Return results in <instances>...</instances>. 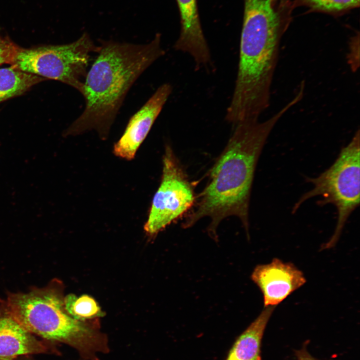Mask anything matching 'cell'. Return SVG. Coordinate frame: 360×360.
I'll use <instances>...</instances> for the list:
<instances>
[{
	"label": "cell",
	"instance_id": "4fadbf2b",
	"mask_svg": "<svg viewBox=\"0 0 360 360\" xmlns=\"http://www.w3.org/2000/svg\"><path fill=\"white\" fill-rule=\"evenodd\" d=\"M46 80L14 66L0 68V103L22 94L34 85Z\"/></svg>",
	"mask_w": 360,
	"mask_h": 360
},
{
	"label": "cell",
	"instance_id": "9a60e30c",
	"mask_svg": "<svg viewBox=\"0 0 360 360\" xmlns=\"http://www.w3.org/2000/svg\"><path fill=\"white\" fill-rule=\"evenodd\" d=\"M313 10L328 12H339L358 7L360 0H298Z\"/></svg>",
	"mask_w": 360,
	"mask_h": 360
},
{
	"label": "cell",
	"instance_id": "ba28073f",
	"mask_svg": "<svg viewBox=\"0 0 360 360\" xmlns=\"http://www.w3.org/2000/svg\"><path fill=\"white\" fill-rule=\"evenodd\" d=\"M251 279L262 293L264 308L276 307L306 282L304 273L294 264L278 258L257 265Z\"/></svg>",
	"mask_w": 360,
	"mask_h": 360
},
{
	"label": "cell",
	"instance_id": "277c9868",
	"mask_svg": "<svg viewBox=\"0 0 360 360\" xmlns=\"http://www.w3.org/2000/svg\"><path fill=\"white\" fill-rule=\"evenodd\" d=\"M285 27L272 0H244L239 62L234 94L260 102L270 96Z\"/></svg>",
	"mask_w": 360,
	"mask_h": 360
},
{
	"label": "cell",
	"instance_id": "9c48e42d",
	"mask_svg": "<svg viewBox=\"0 0 360 360\" xmlns=\"http://www.w3.org/2000/svg\"><path fill=\"white\" fill-rule=\"evenodd\" d=\"M172 90L170 84H162L130 118L123 134L114 146L113 152L116 156L126 160L134 158Z\"/></svg>",
	"mask_w": 360,
	"mask_h": 360
},
{
	"label": "cell",
	"instance_id": "d6986e66",
	"mask_svg": "<svg viewBox=\"0 0 360 360\" xmlns=\"http://www.w3.org/2000/svg\"><path fill=\"white\" fill-rule=\"evenodd\" d=\"M28 356H24L16 358L14 360H32L28 357Z\"/></svg>",
	"mask_w": 360,
	"mask_h": 360
},
{
	"label": "cell",
	"instance_id": "6da1fadb",
	"mask_svg": "<svg viewBox=\"0 0 360 360\" xmlns=\"http://www.w3.org/2000/svg\"><path fill=\"white\" fill-rule=\"evenodd\" d=\"M294 106L290 101L264 122L246 120L234 126L232 135L213 166L208 182L197 196L195 208L186 216L183 228L208 217L211 222L208 232L216 239L221 221L236 216L248 236L250 196L258 158L274 128Z\"/></svg>",
	"mask_w": 360,
	"mask_h": 360
},
{
	"label": "cell",
	"instance_id": "8992f818",
	"mask_svg": "<svg viewBox=\"0 0 360 360\" xmlns=\"http://www.w3.org/2000/svg\"><path fill=\"white\" fill-rule=\"evenodd\" d=\"M100 50V46L84 32L77 40L67 44L20 48L12 66L61 82L82 94L90 56Z\"/></svg>",
	"mask_w": 360,
	"mask_h": 360
},
{
	"label": "cell",
	"instance_id": "ac0fdd59",
	"mask_svg": "<svg viewBox=\"0 0 360 360\" xmlns=\"http://www.w3.org/2000/svg\"><path fill=\"white\" fill-rule=\"evenodd\" d=\"M272 1L273 6L276 9L277 6L279 7V8L280 6H284L286 4H288L289 0H272Z\"/></svg>",
	"mask_w": 360,
	"mask_h": 360
},
{
	"label": "cell",
	"instance_id": "52a82bcc",
	"mask_svg": "<svg viewBox=\"0 0 360 360\" xmlns=\"http://www.w3.org/2000/svg\"><path fill=\"white\" fill-rule=\"evenodd\" d=\"M162 174L144 226L148 236H155L194 204L196 198L188 178L170 146L165 147Z\"/></svg>",
	"mask_w": 360,
	"mask_h": 360
},
{
	"label": "cell",
	"instance_id": "3957f363",
	"mask_svg": "<svg viewBox=\"0 0 360 360\" xmlns=\"http://www.w3.org/2000/svg\"><path fill=\"white\" fill-rule=\"evenodd\" d=\"M64 290L62 282L56 279L43 288L10 294L2 310L32 334L68 344L84 358L96 360L98 353L108 352L106 337L99 331L97 319L80 321L68 313Z\"/></svg>",
	"mask_w": 360,
	"mask_h": 360
},
{
	"label": "cell",
	"instance_id": "8fae6325",
	"mask_svg": "<svg viewBox=\"0 0 360 360\" xmlns=\"http://www.w3.org/2000/svg\"><path fill=\"white\" fill-rule=\"evenodd\" d=\"M180 14V30L174 48L188 54L196 65L208 62L210 53L202 30L197 0H176Z\"/></svg>",
	"mask_w": 360,
	"mask_h": 360
},
{
	"label": "cell",
	"instance_id": "e0dca14e",
	"mask_svg": "<svg viewBox=\"0 0 360 360\" xmlns=\"http://www.w3.org/2000/svg\"><path fill=\"white\" fill-rule=\"evenodd\" d=\"M307 342H305L302 348L295 352V354L297 360H319L310 354L307 350Z\"/></svg>",
	"mask_w": 360,
	"mask_h": 360
},
{
	"label": "cell",
	"instance_id": "5b68a950",
	"mask_svg": "<svg viewBox=\"0 0 360 360\" xmlns=\"http://www.w3.org/2000/svg\"><path fill=\"white\" fill-rule=\"evenodd\" d=\"M360 137L358 129L328 168L316 178H306L313 188L304 194L292 208L294 213L306 200L318 196L322 198L318 204H332L336 207L335 230L322 250L332 248L336 244L348 219L360 205Z\"/></svg>",
	"mask_w": 360,
	"mask_h": 360
},
{
	"label": "cell",
	"instance_id": "7a4b0ae2",
	"mask_svg": "<svg viewBox=\"0 0 360 360\" xmlns=\"http://www.w3.org/2000/svg\"><path fill=\"white\" fill-rule=\"evenodd\" d=\"M100 42L98 56L84 80L82 94L85 108L64 132V136L95 130L100 138H106L130 87L165 54L160 34L146 44Z\"/></svg>",
	"mask_w": 360,
	"mask_h": 360
},
{
	"label": "cell",
	"instance_id": "30bf717a",
	"mask_svg": "<svg viewBox=\"0 0 360 360\" xmlns=\"http://www.w3.org/2000/svg\"><path fill=\"white\" fill-rule=\"evenodd\" d=\"M54 343L39 340L12 318L0 312V360L38 354L56 353Z\"/></svg>",
	"mask_w": 360,
	"mask_h": 360
},
{
	"label": "cell",
	"instance_id": "2e32d148",
	"mask_svg": "<svg viewBox=\"0 0 360 360\" xmlns=\"http://www.w3.org/2000/svg\"><path fill=\"white\" fill-rule=\"evenodd\" d=\"M20 48L8 38L0 36V66L12 65Z\"/></svg>",
	"mask_w": 360,
	"mask_h": 360
},
{
	"label": "cell",
	"instance_id": "7c38bea8",
	"mask_svg": "<svg viewBox=\"0 0 360 360\" xmlns=\"http://www.w3.org/2000/svg\"><path fill=\"white\" fill-rule=\"evenodd\" d=\"M276 307H266L237 338L226 360H262L260 348L267 324Z\"/></svg>",
	"mask_w": 360,
	"mask_h": 360
},
{
	"label": "cell",
	"instance_id": "5bb4252c",
	"mask_svg": "<svg viewBox=\"0 0 360 360\" xmlns=\"http://www.w3.org/2000/svg\"><path fill=\"white\" fill-rule=\"evenodd\" d=\"M64 306L70 316L80 321L97 319L104 315L96 300L86 294L78 296L70 294L64 297Z\"/></svg>",
	"mask_w": 360,
	"mask_h": 360
}]
</instances>
